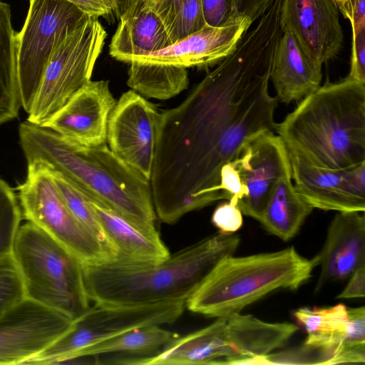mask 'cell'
Segmentation results:
<instances>
[{
	"label": "cell",
	"instance_id": "18",
	"mask_svg": "<svg viewBox=\"0 0 365 365\" xmlns=\"http://www.w3.org/2000/svg\"><path fill=\"white\" fill-rule=\"evenodd\" d=\"M313 259L320 267L316 292L327 283L344 280L365 265L364 212H337Z\"/></svg>",
	"mask_w": 365,
	"mask_h": 365
},
{
	"label": "cell",
	"instance_id": "5",
	"mask_svg": "<svg viewBox=\"0 0 365 365\" xmlns=\"http://www.w3.org/2000/svg\"><path fill=\"white\" fill-rule=\"evenodd\" d=\"M314 259L294 247L282 250L222 257L186 301L190 311L207 317L240 313L278 289H297L312 276Z\"/></svg>",
	"mask_w": 365,
	"mask_h": 365
},
{
	"label": "cell",
	"instance_id": "37",
	"mask_svg": "<svg viewBox=\"0 0 365 365\" xmlns=\"http://www.w3.org/2000/svg\"><path fill=\"white\" fill-rule=\"evenodd\" d=\"M272 0H233V14L249 18L252 22L264 12Z\"/></svg>",
	"mask_w": 365,
	"mask_h": 365
},
{
	"label": "cell",
	"instance_id": "22",
	"mask_svg": "<svg viewBox=\"0 0 365 365\" xmlns=\"http://www.w3.org/2000/svg\"><path fill=\"white\" fill-rule=\"evenodd\" d=\"M293 314L307 333L304 346L320 354L322 364H329L347 334V307L343 304L323 308L302 307Z\"/></svg>",
	"mask_w": 365,
	"mask_h": 365
},
{
	"label": "cell",
	"instance_id": "26",
	"mask_svg": "<svg viewBox=\"0 0 365 365\" xmlns=\"http://www.w3.org/2000/svg\"><path fill=\"white\" fill-rule=\"evenodd\" d=\"M179 336L160 325L138 327L82 349L69 362L81 357L98 356L106 354L148 356L158 352Z\"/></svg>",
	"mask_w": 365,
	"mask_h": 365
},
{
	"label": "cell",
	"instance_id": "36",
	"mask_svg": "<svg viewBox=\"0 0 365 365\" xmlns=\"http://www.w3.org/2000/svg\"><path fill=\"white\" fill-rule=\"evenodd\" d=\"M220 189L227 192L230 198H235L237 201L246 195L238 172L232 161L225 164L221 169Z\"/></svg>",
	"mask_w": 365,
	"mask_h": 365
},
{
	"label": "cell",
	"instance_id": "20",
	"mask_svg": "<svg viewBox=\"0 0 365 365\" xmlns=\"http://www.w3.org/2000/svg\"><path fill=\"white\" fill-rule=\"evenodd\" d=\"M322 66L307 54L289 31H282L270 74L278 101H299L317 90L322 78Z\"/></svg>",
	"mask_w": 365,
	"mask_h": 365
},
{
	"label": "cell",
	"instance_id": "33",
	"mask_svg": "<svg viewBox=\"0 0 365 365\" xmlns=\"http://www.w3.org/2000/svg\"><path fill=\"white\" fill-rule=\"evenodd\" d=\"M89 16L102 17L109 23L119 19L121 12L120 0H66Z\"/></svg>",
	"mask_w": 365,
	"mask_h": 365
},
{
	"label": "cell",
	"instance_id": "39",
	"mask_svg": "<svg viewBox=\"0 0 365 365\" xmlns=\"http://www.w3.org/2000/svg\"><path fill=\"white\" fill-rule=\"evenodd\" d=\"M160 0H130L129 3L143 7L155 9Z\"/></svg>",
	"mask_w": 365,
	"mask_h": 365
},
{
	"label": "cell",
	"instance_id": "8",
	"mask_svg": "<svg viewBox=\"0 0 365 365\" xmlns=\"http://www.w3.org/2000/svg\"><path fill=\"white\" fill-rule=\"evenodd\" d=\"M18 190L21 212L28 222L60 243L82 264L113 258L98 240L73 217L46 165L27 163L26 179Z\"/></svg>",
	"mask_w": 365,
	"mask_h": 365
},
{
	"label": "cell",
	"instance_id": "11",
	"mask_svg": "<svg viewBox=\"0 0 365 365\" xmlns=\"http://www.w3.org/2000/svg\"><path fill=\"white\" fill-rule=\"evenodd\" d=\"M160 112L130 89L117 100L108 118L106 144L120 160L150 180Z\"/></svg>",
	"mask_w": 365,
	"mask_h": 365
},
{
	"label": "cell",
	"instance_id": "16",
	"mask_svg": "<svg viewBox=\"0 0 365 365\" xmlns=\"http://www.w3.org/2000/svg\"><path fill=\"white\" fill-rule=\"evenodd\" d=\"M117 100L108 81H90L42 126L86 147L106 144L109 115Z\"/></svg>",
	"mask_w": 365,
	"mask_h": 365
},
{
	"label": "cell",
	"instance_id": "9",
	"mask_svg": "<svg viewBox=\"0 0 365 365\" xmlns=\"http://www.w3.org/2000/svg\"><path fill=\"white\" fill-rule=\"evenodd\" d=\"M185 308V302H181L133 306L94 304L73 319L68 329L28 364L68 363L82 349L125 331L173 324Z\"/></svg>",
	"mask_w": 365,
	"mask_h": 365
},
{
	"label": "cell",
	"instance_id": "2",
	"mask_svg": "<svg viewBox=\"0 0 365 365\" xmlns=\"http://www.w3.org/2000/svg\"><path fill=\"white\" fill-rule=\"evenodd\" d=\"M19 135L27 163H41L60 172L91 202L144 230H157L150 180L120 160L107 144L80 145L27 120L20 124Z\"/></svg>",
	"mask_w": 365,
	"mask_h": 365
},
{
	"label": "cell",
	"instance_id": "40",
	"mask_svg": "<svg viewBox=\"0 0 365 365\" xmlns=\"http://www.w3.org/2000/svg\"><path fill=\"white\" fill-rule=\"evenodd\" d=\"M130 0H120L121 3V12L123 13L125 8L127 7V5L128 4Z\"/></svg>",
	"mask_w": 365,
	"mask_h": 365
},
{
	"label": "cell",
	"instance_id": "7",
	"mask_svg": "<svg viewBox=\"0 0 365 365\" xmlns=\"http://www.w3.org/2000/svg\"><path fill=\"white\" fill-rule=\"evenodd\" d=\"M107 32L89 16L51 54L29 110L27 121L42 126L91 79Z\"/></svg>",
	"mask_w": 365,
	"mask_h": 365
},
{
	"label": "cell",
	"instance_id": "19",
	"mask_svg": "<svg viewBox=\"0 0 365 365\" xmlns=\"http://www.w3.org/2000/svg\"><path fill=\"white\" fill-rule=\"evenodd\" d=\"M109 45L114 59L130 63L135 58L173 44L170 34L155 11L128 3Z\"/></svg>",
	"mask_w": 365,
	"mask_h": 365
},
{
	"label": "cell",
	"instance_id": "4",
	"mask_svg": "<svg viewBox=\"0 0 365 365\" xmlns=\"http://www.w3.org/2000/svg\"><path fill=\"white\" fill-rule=\"evenodd\" d=\"M288 152L315 166L346 169L365 162V83L319 86L277 123Z\"/></svg>",
	"mask_w": 365,
	"mask_h": 365
},
{
	"label": "cell",
	"instance_id": "24",
	"mask_svg": "<svg viewBox=\"0 0 365 365\" xmlns=\"http://www.w3.org/2000/svg\"><path fill=\"white\" fill-rule=\"evenodd\" d=\"M21 107L17 77V33L11 9L0 0V125L16 118Z\"/></svg>",
	"mask_w": 365,
	"mask_h": 365
},
{
	"label": "cell",
	"instance_id": "15",
	"mask_svg": "<svg viewBox=\"0 0 365 365\" xmlns=\"http://www.w3.org/2000/svg\"><path fill=\"white\" fill-rule=\"evenodd\" d=\"M280 25L282 31H289L320 66L341 48L344 34L334 0H282Z\"/></svg>",
	"mask_w": 365,
	"mask_h": 365
},
{
	"label": "cell",
	"instance_id": "27",
	"mask_svg": "<svg viewBox=\"0 0 365 365\" xmlns=\"http://www.w3.org/2000/svg\"><path fill=\"white\" fill-rule=\"evenodd\" d=\"M173 43L205 26L201 0H160L155 9Z\"/></svg>",
	"mask_w": 365,
	"mask_h": 365
},
{
	"label": "cell",
	"instance_id": "10",
	"mask_svg": "<svg viewBox=\"0 0 365 365\" xmlns=\"http://www.w3.org/2000/svg\"><path fill=\"white\" fill-rule=\"evenodd\" d=\"M89 16L66 0H29L26 21L17 33L18 84L26 113L53 51Z\"/></svg>",
	"mask_w": 365,
	"mask_h": 365
},
{
	"label": "cell",
	"instance_id": "29",
	"mask_svg": "<svg viewBox=\"0 0 365 365\" xmlns=\"http://www.w3.org/2000/svg\"><path fill=\"white\" fill-rule=\"evenodd\" d=\"M21 216L16 195L9 185L0 178V256L12 253Z\"/></svg>",
	"mask_w": 365,
	"mask_h": 365
},
{
	"label": "cell",
	"instance_id": "3",
	"mask_svg": "<svg viewBox=\"0 0 365 365\" xmlns=\"http://www.w3.org/2000/svg\"><path fill=\"white\" fill-rule=\"evenodd\" d=\"M239 235L218 231L156 263L109 259L82 264L90 302L109 306L185 302L222 257L233 255Z\"/></svg>",
	"mask_w": 365,
	"mask_h": 365
},
{
	"label": "cell",
	"instance_id": "6",
	"mask_svg": "<svg viewBox=\"0 0 365 365\" xmlns=\"http://www.w3.org/2000/svg\"><path fill=\"white\" fill-rule=\"evenodd\" d=\"M12 255L26 298L73 319L90 307L81 262L36 225L28 222L20 226Z\"/></svg>",
	"mask_w": 365,
	"mask_h": 365
},
{
	"label": "cell",
	"instance_id": "38",
	"mask_svg": "<svg viewBox=\"0 0 365 365\" xmlns=\"http://www.w3.org/2000/svg\"><path fill=\"white\" fill-rule=\"evenodd\" d=\"M349 279L337 296V299L363 298L365 296V265L356 269L349 277Z\"/></svg>",
	"mask_w": 365,
	"mask_h": 365
},
{
	"label": "cell",
	"instance_id": "17",
	"mask_svg": "<svg viewBox=\"0 0 365 365\" xmlns=\"http://www.w3.org/2000/svg\"><path fill=\"white\" fill-rule=\"evenodd\" d=\"M252 23L245 16L233 14L227 22L220 26L205 25L199 31L162 50L140 56L133 61L185 68L207 67L228 56Z\"/></svg>",
	"mask_w": 365,
	"mask_h": 365
},
{
	"label": "cell",
	"instance_id": "32",
	"mask_svg": "<svg viewBox=\"0 0 365 365\" xmlns=\"http://www.w3.org/2000/svg\"><path fill=\"white\" fill-rule=\"evenodd\" d=\"M237 202V200L230 198L218 205L213 212L212 222L220 232L235 233L241 228L243 218Z\"/></svg>",
	"mask_w": 365,
	"mask_h": 365
},
{
	"label": "cell",
	"instance_id": "28",
	"mask_svg": "<svg viewBox=\"0 0 365 365\" xmlns=\"http://www.w3.org/2000/svg\"><path fill=\"white\" fill-rule=\"evenodd\" d=\"M48 168L51 170L56 185L73 217L84 228L98 240L110 252L112 257L114 258L113 250L96 215L91 200L64 175L50 168Z\"/></svg>",
	"mask_w": 365,
	"mask_h": 365
},
{
	"label": "cell",
	"instance_id": "25",
	"mask_svg": "<svg viewBox=\"0 0 365 365\" xmlns=\"http://www.w3.org/2000/svg\"><path fill=\"white\" fill-rule=\"evenodd\" d=\"M129 64L127 85L146 99L168 100L188 87L185 68L140 61Z\"/></svg>",
	"mask_w": 365,
	"mask_h": 365
},
{
	"label": "cell",
	"instance_id": "34",
	"mask_svg": "<svg viewBox=\"0 0 365 365\" xmlns=\"http://www.w3.org/2000/svg\"><path fill=\"white\" fill-rule=\"evenodd\" d=\"M349 79L365 83V27L352 29V48Z\"/></svg>",
	"mask_w": 365,
	"mask_h": 365
},
{
	"label": "cell",
	"instance_id": "12",
	"mask_svg": "<svg viewBox=\"0 0 365 365\" xmlns=\"http://www.w3.org/2000/svg\"><path fill=\"white\" fill-rule=\"evenodd\" d=\"M72 321L25 298L0 316V364H28L63 335Z\"/></svg>",
	"mask_w": 365,
	"mask_h": 365
},
{
	"label": "cell",
	"instance_id": "21",
	"mask_svg": "<svg viewBox=\"0 0 365 365\" xmlns=\"http://www.w3.org/2000/svg\"><path fill=\"white\" fill-rule=\"evenodd\" d=\"M91 203L113 250V259L135 263H156L170 256L157 230H144L115 212Z\"/></svg>",
	"mask_w": 365,
	"mask_h": 365
},
{
	"label": "cell",
	"instance_id": "1",
	"mask_svg": "<svg viewBox=\"0 0 365 365\" xmlns=\"http://www.w3.org/2000/svg\"><path fill=\"white\" fill-rule=\"evenodd\" d=\"M281 34L277 21L260 17L182 102L160 112L150 182L163 222L230 200L220 189L222 168L252 137L276 133L279 101L269 83Z\"/></svg>",
	"mask_w": 365,
	"mask_h": 365
},
{
	"label": "cell",
	"instance_id": "23",
	"mask_svg": "<svg viewBox=\"0 0 365 365\" xmlns=\"http://www.w3.org/2000/svg\"><path fill=\"white\" fill-rule=\"evenodd\" d=\"M314 208L297 192L291 175L275 185L264 206L259 222L284 241L293 238Z\"/></svg>",
	"mask_w": 365,
	"mask_h": 365
},
{
	"label": "cell",
	"instance_id": "30",
	"mask_svg": "<svg viewBox=\"0 0 365 365\" xmlns=\"http://www.w3.org/2000/svg\"><path fill=\"white\" fill-rule=\"evenodd\" d=\"M347 312L346 336L329 364L365 361V307H347Z\"/></svg>",
	"mask_w": 365,
	"mask_h": 365
},
{
	"label": "cell",
	"instance_id": "13",
	"mask_svg": "<svg viewBox=\"0 0 365 365\" xmlns=\"http://www.w3.org/2000/svg\"><path fill=\"white\" fill-rule=\"evenodd\" d=\"M232 163L246 192L237 206L243 215L259 222L275 185L291 175L288 150L276 133H262L247 140Z\"/></svg>",
	"mask_w": 365,
	"mask_h": 365
},
{
	"label": "cell",
	"instance_id": "14",
	"mask_svg": "<svg viewBox=\"0 0 365 365\" xmlns=\"http://www.w3.org/2000/svg\"><path fill=\"white\" fill-rule=\"evenodd\" d=\"M289 155L294 186L313 208L365 211V162L349 168L329 169L315 166L289 153Z\"/></svg>",
	"mask_w": 365,
	"mask_h": 365
},
{
	"label": "cell",
	"instance_id": "31",
	"mask_svg": "<svg viewBox=\"0 0 365 365\" xmlns=\"http://www.w3.org/2000/svg\"><path fill=\"white\" fill-rule=\"evenodd\" d=\"M26 297L22 276L12 253L0 256V316Z\"/></svg>",
	"mask_w": 365,
	"mask_h": 365
},
{
	"label": "cell",
	"instance_id": "35",
	"mask_svg": "<svg viewBox=\"0 0 365 365\" xmlns=\"http://www.w3.org/2000/svg\"><path fill=\"white\" fill-rule=\"evenodd\" d=\"M205 25L220 26L233 15V0H201Z\"/></svg>",
	"mask_w": 365,
	"mask_h": 365
}]
</instances>
